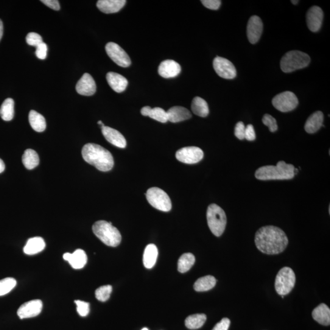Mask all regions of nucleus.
Listing matches in <instances>:
<instances>
[{"mask_svg":"<svg viewBox=\"0 0 330 330\" xmlns=\"http://www.w3.org/2000/svg\"><path fill=\"white\" fill-rule=\"evenodd\" d=\"M256 247L261 252L273 255L283 252L289 243L286 234L274 226H264L256 232Z\"/></svg>","mask_w":330,"mask_h":330,"instance_id":"f257e3e1","label":"nucleus"},{"mask_svg":"<svg viewBox=\"0 0 330 330\" xmlns=\"http://www.w3.org/2000/svg\"><path fill=\"white\" fill-rule=\"evenodd\" d=\"M84 160L103 172H109L114 166L113 155L99 144L88 143L82 151Z\"/></svg>","mask_w":330,"mask_h":330,"instance_id":"f03ea898","label":"nucleus"},{"mask_svg":"<svg viewBox=\"0 0 330 330\" xmlns=\"http://www.w3.org/2000/svg\"><path fill=\"white\" fill-rule=\"evenodd\" d=\"M295 167L284 161L278 162L276 166L268 165L256 170L255 177L261 181L289 180L295 176Z\"/></svg>","mask_w":330,"mask_h":330,"instance_id":"7ed1b4c3","label":"nucleus"},{"mask_svg":"<svg viewBox=\"0 0 330 330\" xmlns=\"http://www.w3.org/2000/svg\"><path fill=\"white\" fill-rule=\"evenodd\" d=\"M92 231L98 238L109 247H116L121 242V233L111 222L98 221L92 226Z\"/></svg>","mask_w":330,"mask_h":330,"instance_id":"20e7f679","label":"nucleus"},{"mask_svg":"<svg viewBox=\"0 0 330 330\" xmlns=\"http://www.w3.org/2000/svg\"><path fill=\"white\" fill-rule=\"evenodd\" d=\"M311 61L309 56L298 50L286 53L282 58L281 68L285 73H290L296 70L306 68Z\"/></svg>","mask_w":330,"mask_h":330,"instance_id":"39448f33","label":"nucleus"},{"mask_svg":"<svg viewBox=\"0 0 330 330\" xmlns=\"http://www.w3.org/2000/svg\"><path fill=\"white\" fill-rule=\"evenodd\" d=\"M207 220L212 233L217 237L222 236L227 223L225 211L217 204H212L207 211Z\"/></svg>","mask_w":330,"mask_h":330,"instance_id":"423d86ee","label":"nucleus"},{"mask_svg":"<svg viewBox=\"0 0 330 330\" xmlns=\"http://www.w3.org/2000/svg\"><path fill=\"white\" fill-rule=\"evenodd\" d=\"M295 275L292 268L283 267L279 271L275 279V289L279 295L284 296L292 291L295 284Z\"/></svg>","mask_w":330,"mask_h":330,"instance_id":"0eeeda50","label":"nucleus"},{"mask_svg":"<svg viewBox=\"0 0 330 330\" xmlns=\"http://www.w3.org/2000/svg\"><path fill=\"white\" fill-rule=\"evenodd\" d=\"M146 196L148 202L153 208L163 212H169L172 209V201L163 190L152 187L148 189Z\"/></svg>","mask_w":330,"mask_h":330,"instance_id":"6e6552de","label":"nucleus"},{"mask_svg":"<svg viewBox=\"0 0 330 330\" xmlns=\"http://www.w3.org/2000/svg\"><path fill=\"white\" fill-rule=\"evenodd\" d=\"M272 104L277 110L286 113L294 110L297 107L298 100L293 92L285 91L273 98Z\"/></svg>","mask_w":330,"mask_h":330,"instance_id":"1a4fd4ad","label":"nucleus"},{"mask_svg":"<svg viewBox=\"0 0 330 330\" xmlns=\"http://www.w3.org/2000/svg\"><path fill=\"white\" fill-rule=\"evenodd\" d=\"M106 52L112 60L122 68H127L131 64L129 56L118 44L109 43L105 46Z\"/></svg>","mask_w":330,"mask_h":330,"instance_id":"9d476101","label":"nucleus"},{"mask_svg":"<svg viewBox=\"0 0 330 330\" xmlns=\"http://www.w3.org/2000/svg\"><path fill=\"white\" fill-rule=\"evenodd\" d=\"M176 158L186 164H195L200 162L204 157V152L200 148L190 146L182 148L176 153Z\"/></svg>","mask_w":330,"mask_h":330,"instance_id":"9b49d317","label":"nucleus"},{"mask_svg":"<svg viewBox=\"0 0 330 330\" xmlns=\"http://www.w3.org/2000/svg\"><path fill=\"white\" fill-rule=\"evenodd\" d=\"M213 66L215 72L220 77L230 80L236 77V69L227 59L220 57L215 58Z\"/></svg>","mask_w":330,"mask_h":330,"instance_id":"f8f14e48","label":"nucleus"},{"mask_svg":"<svg viewBox=\"0 0 330 330\" xmlns=\"http://www.w3.org/2000/svg\"><path fill=\"white\" fill-rule=\"evenodd\" d=\"M43 309V302L40 300H34L26 302L19 307L18 315L20 318H32L38 315Z\"/></svg>","mask_w":330,"mask_h":330,"instance_id":"ddd939ff","label":"nucleus"},{"mask_svg":"<svg viewBox=\"0 0 330 330\" xmlns=\"http://www.w3.org/2000/svg\"><path fill=\"white\" fill-rule=\"evenodd\" d=\"M323 19V13L318 7H312L307 11L306 23L308 29L312 32H317L320 29Z\"/></svg>","mask_w":330,"mask_h":330,"instance_id":"4468645a","label":"nucleus"},{"mask_svg":"<svg viewBox=\"0 0 330 330\" xmlns=\"http://www.w3.org/2000/svg\"><path fill=\"white\" fill-rule=\"evenodd\" d=\"M263 24L261 18L256 16L251 17L247 25V36L250 43H257L261 38Z\"/></svg>","mask_w":330,"mask_h":330,"instance_id":"2eb2a0df","label":"nucleus"},{"mask_svg":"<svg viewBox=\"0 0 330 330\" xmlns=\"http://www.w3.org/2000/svg\"><path fill=\"white\" fill-rule=\"evenodd\" d=\"M76 91L82 96H91L96 92V84L90 74L85 73L76 85Z\"/></svg>","mask_w":330,"mask_h":330,"instance_id":"dca6fc26","label":"nucleus"},{"mask_svg":"<svg viewBox=\"0 0 330 330\" xmlns=\"http://www.w3.org/2000/svg\"><path fill=\"white\" fill-rule=\"evenodd\" d=\"M102 132L105 138L114 146L119 148L126 147V139L119 131L105 125L102 127Z\"/></svg>","mask_w":330,"mask_h":330,"instance_id":"f3484780","label":"nucleus"},{"mask_svg":"<svg viewBox=\"0 0 330 330\" xmlns=\"http://www.w3.org/2000/svg\"><path fill=\"white\" fill-rule=\"evenodd\" d=\"M158 74L165 78L177 77L181 72L180 64L174 60H165L162 61L158 67Z\"/></svg>","mask_w":330,"mask_h":330,"instance_id":"a211bd4d","label":"nucleus"},{"mask_svg":"<svg viewBox=\"0 0 330 330\" xmlns=\"http://www.w3.org/2000/svg\"><path fill=\"white\" fill-rule=\"evenodd\" d=\"M63 258L65 261L69 262L70 265L75 269H81L83 268L88 261L87 255L85 251L81 249H78L73 253L64 254Z\"/></svg>","mask_w":330,"mask_h":330,"instance_id":"6ab92c4d","label":"nucleus"},{"mask_svg":"<svg viewBox=\"0 0 330 330\" xmlns=\"http://www.w3.org/2000/svg\"><path fill=\"white\" fill-rule=\"evenodd\" d=\"M125 4V0H99L97 3V7L103 13L113 14L119 12Z\"/></svg>","mask_w":330,"mask_h":330,"instance_id":"aec40b11","label":"nucleus"},{"mask_svg":"<svg viewBox=\"0 0 330 330\" xmlns=\"http://www.w3.org/2000/svg\"><path fill=\"white\" fill-rule=\"evenodd\" d=\"M167 113L168 121L173 123L186 121L192 117V114L188 109L180 106H175L171 108Z\"/></svg>","mask_w":330,"mask_h":330,"instance_id":"412c9836","label":"nucleus"},{"mask_svg":"<svg viewBox=\"0 0 330 330\" xmlns=\"http://www.w3.org/2000/svg\"><path fill=\"white\" fill-rule=\"evenodd\" d=\"M106 78L110 87L118 93L124 91L127 87L128 81L121 75L110 72H108Z\"/></svg>","mask_w":330,"mask_h":330,"instance_id":"4be33fe9","label":"nucleus"},{"mask_svg":"<svg viewBox=\"0 0 330 330\" xmlns=\"http://www.w3.org/2000/svg\"><path fill=\"white\" fill-rule=\"evenodd\" d=\"M323 114L321 111H317L312 114L307 119L304 125L306 132L310 134L317 132L323 126Z\"/></svg>","mask_w":330,"mask_h":330,"instance_id":"5701e85b","label":"nucleus"},{"mask_svg":"<svg viewBox=\"0 0 330 330\" xmlns=\"http://www.w3.org/2000/svg\"><path fill=\"white\" fill-rule=\"evenodd\" d=\"M313 318L321 325L328 326L330 324V309L325 304L321 303L316 307L312 312Z\"/></svg>","mask_w":330,"mask_h":330,"instance_id":"b1692460","label":"nucleus"},{"mask_svg":"<svg viewBox=\"0 0 330 330\" xmlns=\"http://www.w3.org/2000/svg\"><path fill=\"white\" fill-rule=\"evenodd\" d=\"M46 247V243L42 237H36L28 240L26 245L25 246L24 251L25 254L29 255H33L41 252Z\"/></svg>","mask_w":330,"mask_h":330,"instance_id":"393cba45","label":"nucleus"},{"mask_svg":"<svg viewBox=\"0 0 330 330\" xmlns=\"http://www.w3.org/2000/svg\"><path fill=\"white\" fill-rule=\"evenodd\" d=\"M141 113L142 116H149L150 118L161 123L169 121L167 111L161 108H152L149 106H146L141 109Z\"/></svg>","mask_w":330,"mask_h":330,"instance_id":"a878e982","label":"nucleus"},{"mask_svg":"<svg viewBox=\"0 0 330 330\" xmlns=\"http://www.w3.org/2000/svg\"><path fill=\"white\" fill-rule=\"evenodd\" d=\"M158 256V249L153 244H149L145 248L143 254V264L147 268L154 266Z\"/></svg>","mask_w":330,"mask_h":330,"instance_id":"bb28decb","label":"nucleus"},{"mask_svg":"<svg viewBox=\"0 0 330 330\" xmlns=\"http://www.w3.org/2000/svg\"><path fill=\"white\" fill-rule=\"evenodd\" d=\"M29 122L31 127L38 132H43L46 128V121L44 117L37 111L32 110L29 114Z\"/></svg>","mask_w":330,"mask_h":330,"instance_id":"cd10ccee","label":"nucleus"},{"mask_svg":"<svg viewBox=\"0 0 330 330\" xmlns=\"http://www.w3.org/2000/svg\"><path fill=\"white\" fill-rule=\"evenodd\" d=\"M217 280L213 276L208 275L198 279L194 284V289L197 292H206L214 288Z\"/></svg>","mask_w":330,"mask_h":330,"instance_id":"c85d7f7f","label":"nucleus"},{"mask_svg":"<svg viewBox=\"0 0 330 330\" xmlns=\"http://www.w3.org/2000/svg\"><path fill=\"white\" fill-rule=\"evenodd\" d=\"M192 110L196 115L202 117L208 116L209 113L208 103L200 97H196L193 100Z\"/></svg>","mask_w":330,"mask_h":330,"instance_id":"c756f323","label":"nucleus"},{"mask_svg":"<svg viewBox=\"0 0 330 330\" xmlns=\"http://www.w3.org/2000/svg\"><path fill=\"white\" fill-rule=\"evenodd\" d=\"M22 163L28 170H33L38 166L39 157L35 150L29 149L25 151L22 156Z\"/></svg>","mask_w":330,"mask_h":330,"instance_id":"7c9ffc66","label":"nucleus"},{"mask_svg":"<svg viewBox=\"0 0 330 330\" xmlns=\"http://www.w3.org/2000/svg\"><path fill=\"white\" fill-rule=\"evenodd\" d=\"M15 116V101L8 98L2 103L0 108V116L5 121H10Z\"/></svg>","mask_w":330,"mask_h":330,"instance_id":"2f4dec72","label":"nucleus"},{"mask_svg":"<svg viewBox=\"0 0 330 330\" xmlns=\"http://www.w3.org/2000/svg\"><path fill=\"white\" fill-rule=\"evenodd\" d=\"M207 316L204 314H197L189 316L185 321L187 328L197 329L201 328L205 323Z\"/></svg>","mask_w":330,"mask_h":330,"instance_id":"473e14b6","label":"nucleus"},{"mask_svg":"<svg viewBox=\"0 0 330 330\" xmlns=\"http://www.w3.org/2000/svg\"><path fill=\"white\" fill-rule=\"evenodd\" d=\"M195 257L192 253H185L182 255L178 261V271L184 273L188 272L194 265Z\"/></svg>","mask_w":330,"mask_h":330,"instance_id":"72a5a7b5","label":"nucleus"},{"mask_svg":"<svg viewBox=\"0 0 330 330\" xmlns=\"http://www.w3.org/2000/svg\"><path fill=\"white\" fill-rule=\"evenodd\" d=\"M17 284V281L13 278H6L0 280V296L5 295L10 292Z\"/></svg>","mask_w":330,"mask_h":330,"instance_id":"f704fd0d","label":"nucleus"},{"mask_svg":"<svg viewBox=\"0 0 330 330\" xmlns=\"http://www.w3.org/2000/svg\"><path fill=\"white\" fill-rule=\"evenodd\" d=\"M112 286L110 285L103 286L98 288L95 292L96 297L98 300L102 302L107 301L110 297L112 292Z\"/></svg>","mask_w":330,"mask_h":330,"instance_id":"c9c22d12","label":"nucleus"},{"mask_svg":"<svg viewBox=\"0 0 330 330\" xmlns=\"http://www.w3.org/2000/svg\"><path fill=\"white\" fill-rule=\"evenodd\" d=\"M262 122L269 128L271 132H275L278 130V125H277L276 119L270 114H266L263 116Z\"/></svg>","mask_w":330,"mask_h":330,"instance_id":"e433bc0d","label":"nucleus"},{"mask_svg":"<svg viewBox=\"0 0 330 330\" xmlns=\"http://www.w3.org/2000/svg\"><path fill=\"white\" fill-rule=\"evenodd\" d=\"M26 41L29 46L37 47L43 43L41 36L36 33H30L26 37Z\"/></svg>","mask_w":330,"mask_h":330,"instance_id":"4c0bfd02","label":"nucleus"},{"mask_svg":"<svg viewBox=\"0 0 330 330\" xmlns=\"http://www.w3.org/2000/svg\"><path fill=\"white\" fill-rule=\"evenodd\" d=\"M75 303L77 305V311L78 314L82 317H86L88 315L90 308H89V304L87 302L75 300Z\"/></svg>","mask_w":330,"mask_h":330,"instance_id":"58836bf2","label":"nucleus"},{"mask_svg":"<svg viewBox=\"0 0 330 330\" xmlns=\"http://www.w3.org/2000/svg\"><path fill=\"white\" fill-rule=\"evenodd\" d=\"M36 55L40 60H45L47 55V46L46 43H43L37 47H36Z\"/></svg>","mask_w":330,"mask_h":330,"instance_id":"ea45409f","label":"nucleus"},{"mask_svg":"<svg viewBox=\"0 0 330 330\" xmlns=\"http://www.w3.org/2000/svg\"><path fill=\"white\" fill-rule=\"evenodd\" d=\"M245 127L244 124H243L242 122H239L236 125V127H235V136H236L237 138L240 139V140L245 139Z\"/></svg>","mask_w":330,"mask_h":330,"instance_id":"a19ab883","label":"nucleus"},{"mask_svg":"<svg viewBox=\"0 0 330 330\" xmlns=\"http://www.w3.org/2000/svg\"><path fill=\"white\" fill-rule=\"evenodd\" d=\"M201 3L204 7L211 10H219L222 4V2L220 0H202Z\"/></svg>","mask_w":330,"mask_h":330,"instance_id":"79ce46f5","label":"nucleus"},{"mask_svg":"<svg viewBox=\"0 0 330 330\" xmlns=\"http://www.w3.org/2000/svg\"><path fill=\"white\" fill-rule=\"evenodd\" d=\"M245 138L248 141H254L256 139L255 130L253 125L249 124L245 127Z\"/></svg>","mask_w":330,"mask_h":330,"instance_id":"37998d69","label":"nucleus"},{"mask_svg":"<svg viewBox=\"0 0 330 330\" xmlns=\"http://www.w3.org/2000/svg\"><path fill=\"white\" fill-rule=\"evenodd\" d=\"M231 321L228 318H223L214 327L212 330H228Z\"/></svg>","mask_w":330,"mask_h":330,"instance_id":"c03bdc74","label":"nucleus"},{"mask_svg":"<svg viewBox=\"0 0 330 330\" xmlns=\"http://www.w3.org/2000/svg\"><path fill=\"white\" fill-rule=\"evenodd\" d=\"M41 2L55 11L60 10V5L57 0H42Z\"/></svg>","mask_w":330,"mask_h":330,"instance_id":"a18cd8bd","label":"nucleus"},{"mask_svg":"<svg viewBox=\"0 0 330 330\" xmlns=\"http://www.w3.org/2000/svg\"><path fill=\"white\" fill-rule=\"evenodd\" d=\"M3 35H4V25H3L2 20L0 19V41L3 37Z\"/></svg>","mask_w":330,"mask_h":330,"instance_id":"49530a36","label":"nucleus"},{"mask_svg":"<svg viewBox=\"0 0 330 330\" xmlns=\"http://www.w3.org/2000/svg\"><path fill=\"white\" fill-rule=\"evenodd\" d=\"M5 170V164L4 161L0 158V173H2Z\"/></svg>","mask_w":330,"mask_h":330,"instance_id":"de8ad7c7","label":"nucleus"},{"mask_svg":"<svg viewBox=\"0 0 330 330\" xmlns=\"http://www.w3.org/2000/svg\"><path fill=\"white\" fill-rule=\"evenodd\" d=\"M291 2L292 3V4L296 5L299 3V1H291Z\"/></svg>","mask_w":330,"mask_h":330,"instance_id":"09e8293b","label":"nucleus"},{"mask_svg":"<svg viewBox=\"0 0 330 330\" xmlns=\"http://www.w3.org/2000/svg\"><path fill=\"white\" fill-rule=\"evenodd\" d=\"M141 330H149L147 328H142Z\"/></svg>","mask_w":330,"mask_h":330,"instance_id":"8fccbe9b","label":"nucleus"}]
</instances>
